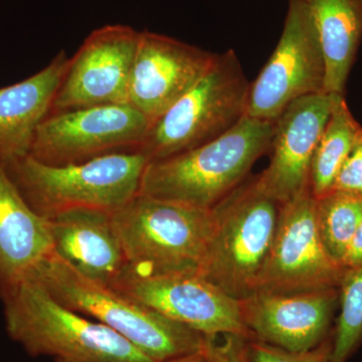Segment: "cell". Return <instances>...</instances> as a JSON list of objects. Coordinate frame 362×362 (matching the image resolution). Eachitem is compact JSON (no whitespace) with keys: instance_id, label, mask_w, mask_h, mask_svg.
<instances>
[{"instance_id":"obj_1","label":"cell","mask_w":362,"mask_h":362,"mask_svg":"<svg viewBox=\"0 0 362 362\" xmlns=\"http://www.w3.org/2000/svg\"><path fill=\"white\" fill-rule=\"evenodd\" d=\"M273 126V121L245 116L213 141L149 162L139 194L211 211L270 152Z\"/></svg>"},{"instance_id":"obj_2","label":"cell","mask_w":362,"mask_h":362,"mask_svg":"<svg viewBox=\"0 0 362 362\" xmlns=\"http://www.w3.org/2000/svg\"><path fill=\"white\" fill-rule=\"evenodd\" d=\"M30 280L40 283L66 308L111 328L156 362L192 354L216 340L110 285L85 277L54 252L35 269Z\"/></svg>"},{"instance_id":"obj_3","label":"cell","mask_w":362,"mask_h":362,"mask_svg":"<svg viewBox=\"0 0 362 362\" xmlns=\"http://www.w3.org/2000/svg\"><path fill=\"white\" fill-rule=\"evenodd\" d=\"M9 337L30 356L62 362H156L104 324L66 308L28 280L1 298Z\"/></svg>"},{"instance_id":"obj_4","label":"cell","mask_w":362,"mask_h":362,"mask_svg":"<svg viewBox=\"0 0 362 362\" xmlns=\"http://www.w3.org/2000/svg\"><path fill=\"white\" fill-rule=\"evenodd\" d=\"M148 163L141 152H127L70 165L30 156L4 165L28 206L49 221L71 211L116 213L139 192Z\"/></svg>"},{"instance_id":"obj_5","label":"cell","mask_w":362,"mask_h":362,"mask_svg":"<svg viewBox=\"0 0 362 362\" xmlns=\"http://www.w3.org/2000/svg\"><path fill=\"white\" fill-rule=\"evenodd\" d=\"M111 218L126 270L143 277L201 272L211 237V211L138 192Z\"/></svg>"},{"instance_id":"obj_6","label":"cell","mask_w":362,"mask_h":362,"mask_svg":"<svg viewBox=\"0 0 362 362\" xmlns=\"http://www.w3.org/2000/svg\"><path fill=\"white\" fill-rule=\"evenodd\" d=\"M249 176L211 211V232L199 275L235 299L252 294L277 232L283 207Z\"/></svg>"},{"instance_id":"obj_7","label":"cell","mask_w":362,"mask_h":362,"mask_svg":"<svg viewBox=\"0 0 362 362\" xmlns=\"http://www.w3.org/2000/svg\"><path fill=\"white\" fill-rule=\"evenodd\" d=\"M250 85L237 54H218L185 96L150 126L140 151L160 160L213 141L247 116Z\"/></svg>"},{"instance_id":"obj_8","label":"cell","mask_w":362,"mask_h":362,"mask_svg":"<svg viewBox=\"0 0 362 362\" xmlns=\"http://www.w3.org/2000/svg\"><path fill=\"white\" fill-rule=\"evenodd\" d=\"M151 124L129 104L49 114L37 128L30 156L49 165L63 166L139 152Z\"/></svg>"},{"instance_id":"obj_9","label":"cell","mask_w":362,"mask_h":362,"mask_svg":"<svg viewBox=\"0 0 362 362\" xmlns=\"http://www.w3.org/2000/svg\"><path fill=\"white\" fill-rule=\"evenodd\" d=\"M326 66L308 7L289 0L275 51L250 85L247 116L274 121L295 100L325 92Z\"/></svg>"},{"instance_id":"obj_10","label":"cell","mask_w":362,"mask_h":362,"mask_svg":"<svg viewBox=\"0 0 362 362\" xmlns=\"http://www.w3.org/2000/svg\"><path fill=\"white\" fill-rule=\"evenodd\" d=\"M315 206L309 185L283 204L255 291L294 293L340 287L344 269L330 258L321 242Z\"/></svg>"},{"instance_id":"obj_11","label":"cell","mask_w":362,"mask_h":362,"mask_svg":"<svg viewBox=\"0 0 362 362\" xmlns=\"http://www.w3.org/2000/svg\"><path fill=\"white\" fill-rule=\"evenodd\" d=\"M112 287L213 339L218 335L252 339L240 300L199 274L143 277L125 269Z\"/></svg>"},{"instance_id":"obj_12","label":"cell","mask_w":362,"mask_h":362,"mask_svg":"<svg viewBox=\"0 0 362 362\" xmlns=\"http://www.w3.org/2000/svg\"><path fill=\"white\" fill-rule=\"evenodd\" d=\"M139 32L125 25L93 30L70 58L49 114L128 104V87Z\"/></svg>"},{"instance_id":"obj_13","label":"cell","mask_w":362,"mask_h":362,"mask_svg":"<svg viewBox=\"0 0 362 362\" xmlns=\"http://www.w3.org/2000/svg\"><path fill=\"white\" fill-rule=\"evenodd\" d=\"M218 56L168 35L139 32L128 104L153 123L206 75Z\"/></svg>"},{"instance_id":"obj_14","label":"cell","mask_w":362,"mask_h":362,"mask_svg":"<svg viewBox=\"0 0 362 362\" xmlns=\"http://www.w3.org/2000/svg\"><path fill=\"white\" fill-rule=\"evenodd\" d=\"M252 339L288 351L314 349L333 332L339 288L294 293L255 291L240 300Z\"/></svg>"},{"instance_id":"obj_15","label":"cell","mask_w":362,"mask_h":362,"mask_svg":"<svg viewBox=\"0 0 362 362\" xmlns=\"http://www.w3.org/2000/svg\"><path fill=\"white\" fill-rule=\"evenodd\" d=\"M332 103L333 94L308 95L295 100L273 121L270 163L258 178L262 187L282 204L308 187L312 159Z\"/></svg>"},{"instance_id":"obj_16","label":"cell","mask_w":362,"mask_h":362,"mask_svg":"<svg viewBox=\"0 0 362 362\" xmlns=\"http://www.w3.org/2000/svg\"><path fill=\"white\" fill-rule=\"evenodd\" d=\"M52 252L49 221L28 206L0 162V299Z\"/></svg>"},{"instance_id":"obj_17","label":"cell","mask_w":362,"mask_h":362,"mask_svg":"<svg viewBox=\"0 0 362 362\" xmlns=\"http://www.w3.org/2000/svg\"><path fill=\"white\" fill-rule=\"evenodd\" d=\"M111 216L77 211L47 221L54 254L85 277L110 286L127 267Z\"/></svg>"},{"instance_id":"obj_18","label":"cell","mask_w":362,"mask_h":362,"mask_svg":"<svg viewBox=\"0 0 362 362\" xmlns=\"http://www.w3.org/2000/svg\"><path fill=\"white\" fill-rule=\"evenodd\" d=\"M69 63L70 58L61 51L35 75L0 88V162L4 165L30 156Z\"/></svg>"},{"instance_id":"obj_19","label":"cell","mask_w":362,"mask_h":362,"mask_svg":"<svg viewBox=\"0 0 362 362\" xmlns=\"http://www.w3.org/2000/svg\"><path fill=\"white\" fill-rule=\"evenodd\" d=\"M326 66L325 93L344 95L362 40V0H304Z\"/></svg>"},{"instance_id":"obj_20","label":"cell","mask_w":362,"mask_h":362,"mask_svg":"<svg viewBox=\"0 0 362 362\" xmlns=\"http://www.w3.org/2000/svg\"><path fill=\"white\" fill-rule=\"evenodd\" d=\"M362 126L349 110L344 95L333 94L332 108L312 159L309 187L315 199L330 194Z\"/></svg>"},{"instance_id":"obj_21","label":"cell","mask_w":362,"mask_h":362,"mask_svg":"<svg viewBox=\"0 0 362 362\" xmlns=\"http://www.w3.org/2000/svg\"><path fill=\"white\" fill-rule=\"evenodd\" d=\"M316 223L319 235L331 259L343 268L350 243L362 221V199L331 192L316 199Z\"/></svg>"},{"instance_id":"obj_22","label":"cell","mask_w":362,"mask_h":362,"mask_svg":"<svg viewBox=\"0 0 362 362\" xmlns=\"http://www.w3.org/2000/svg\"><path fill=\"white\" fill-rule=\"evenodd\" d=\"M339 306L332 356L334 362H347L362 343V267L344 271Z\"/></svg>"},{"instance_id":"obj_23","label":"cell","mask_w":362,"mask_h":362,"mask_svg":"<svg viewBox=\"0 0 362 362\" xmlns=\"http://www.w3.org/2000/svg\"><path fill=\"white\" fill-rule=\"evenodd\" d=\"M243 347L250 362H334L333 332L320 344L305 351H288L256 339H243Z\"/></svg>"},{"instance_id":"obj_24","label":"cell","mask_w":362,"mask_h":362,"mask_svg":"<svg viewBox=\"0 0 362 362\" xmlns=\"http://www.w3.org/2000/svg\"><path fill=\"white\" fill-rule=\"evenodd\" d=\"M331 192H342L362 199V130L338 173Z\"/></svg>"},{"instance_id":"obj_25","label":"cell","mask_w":362,"mask_h":362,"mask_svg":"<svg viewBox=\"0 0 362 362\" xmlns=\"http://www.w3.org/2000/svg\"><path fill=\"white\" fill-rule=\"evenodd\" d=\"M164 362H228L221 345L211 340L204 349Z\"/></svg>"},{"instance_id":"obj_26","label":"cell","mask_w":362,"mask_h":362,"mask_svg":"<svg viewBox=\"0 0 362 362\" xmlns=\"http://www.w3.org/2000/svg\"><path fill=\"white\" fill-rule=\"evenodd\" d=\"M342 267L344 271L362 267V221L350 243Z\"/></svg>"},{"instance_id":"obj_27","label":"cell","mask_w":362,"mask_h":362,"mask_svg":"<svg viewBox=\"0 0 362 362\" xmlns=\"http://www.w3.org/2000/svg\"><path fill=\"white\" fill-rule=\"evenodd\" d=\"M223 337L225 340L220 345L228 362H250L243 347L244 338L233 337V335H225Z\"/></svg>"},{"instance_id":"obj_28","label":"cell","mask_w":362,"mask_h":362,"mask_svg":"<svg viewBox=\"0 0 362 362\" xmlns=\"http://www.w3.org/2000/svg\"><path fill=\"white\" fill-rule=\"evenodd\" d=\"M57 362H62V361H57Z\"/></svg>"}]
</instances>
